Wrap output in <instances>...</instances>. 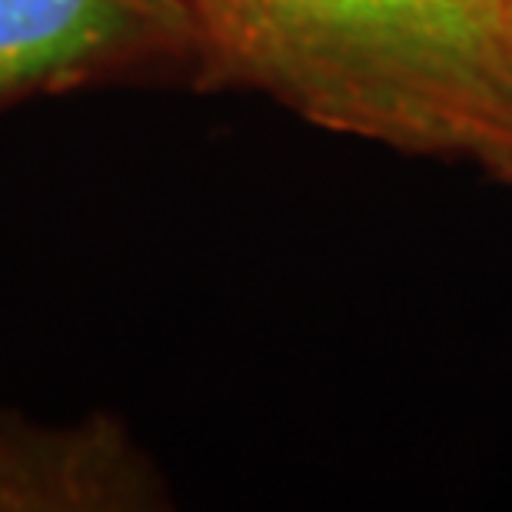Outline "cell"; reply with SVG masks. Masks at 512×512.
<instances>
[{"label": "cell", "mask_w": 512, "mask_h": 512, "mask_svg": "<svg viewBox=\"0 0 512 512\" xmlns=\"http://www.w3.org/2000/svg\"><path fill=\"white\" fill-rule=\"evenodd\" d=\"M200 90L512 183V0H183Z\"/></svg>", "instance_id": "6da1fadb"}, {"label": "cell", "mask_w": 512, "mask_h": 512, "mask_svg": "<svg viewBox=\"0 0 512 512\" xmlns=\"http://www.w3.org/2000/svg\"><path fill=\"white\" fill-rule=\"evenodd\" d=\"M140 74L197 77L183 0H0V110Z\"/></svg>", "instance_id": "7a4b0ae2"}, {"label": "cell", "mask_w": 512, "mask_h": 512, "mask_svg": "<svg viewBox=\"0 0 512 512\" xmlns=\"http://www.w3.org/2000/svg\"><path fill=\"white\" fill-rule=\"evenodd\" d=\"M167 499L160 469L120 419L0 413V512H143Z\"/></svg>", "instance_id": "3957f363"}]
</instances>
